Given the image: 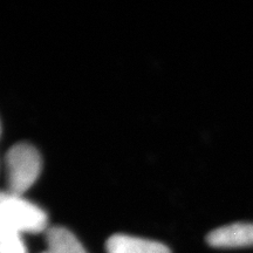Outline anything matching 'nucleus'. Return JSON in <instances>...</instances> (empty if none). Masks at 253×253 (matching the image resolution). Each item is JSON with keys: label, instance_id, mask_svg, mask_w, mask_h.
<instances>
[{"label": "nucleus", "instance_id": "obj_1", "mask_svg": "<svg viewBox=\"0 0 253 253\" xmlns=\"http://www.w3.org/2000/svg\"><path fill=\"white\" fill-rule=\"evenodd\" d=\"M0 225L20 233L48 230V218L42 209L11 191H0Z\"/></svg>", "mask_w": 253, "mask_h": 253}, {"label": "nucleus", "instance_id": "obj_2", "mask_svg": "<svg viewBox=\"0 0 253 253\" xmlns=\"http://www.w3.org/2000/svg\"><path fill=\"white\" fill-rule=\"evenodd\" d=\"M5 168L8 191L21 196L39 178L42 160L33 145L19 143L8 150Z\"/></svg>", "mask_w": 253, "mask_h": 253}, {"label": "nucleus", "instance_id": "obj_3", "mask_svg": "<svg viewBox=\"0 0 253 253\" xmlns=\"http://www.w3.org/2000/svg\"><path fill=\"white\" fill-rule=\"evenodd\" d=\"M209 245L217 249H242L253 246V223H233L218 227L208 235Z\"/></svg>", "mask_w": 253, "mask_h": 253}, {"label": "nucleus", "instance_id": "obj_4", "mask_svg": "<svg viewBox=\"0 0 253 253\" xmlns=\"http://www.w3.org/2000/svg\"><path fill=\"white\" fill-rule=\"evenodd\" d=\"M106 251L107 253H171L162 243L126 235L110 237Z\"/></svg>", "mask_w": 253, "mask_h": 253}, {"label": "nucleus", "instance_id": "obj_5", "mask_svg": "<svg viewBox=\"0 0 253 253\" xmlns=\"http://www.w3.org/2000/svg\"><path fill=\"white\" fill-rule=\"evenodd\" d=\"M46 253H88L74 233L61 226L46 231Z\"/></svg>", "mask_w": 253, "mask_h": 253}, {"label": "nucleus", "instance_id": "obj_6", "mask_svg": "<svg viewBox=\"0 0 253 253\" xmlns=\"http://www.w3.org/2000/svg\"><path fill=\"white\" fill-rule=\"evenodd\" d=\"M0 253H27L20 233L0 225Z\"/></svg>", "mask_w": 253, "mask_h": 253}]
</instances>
